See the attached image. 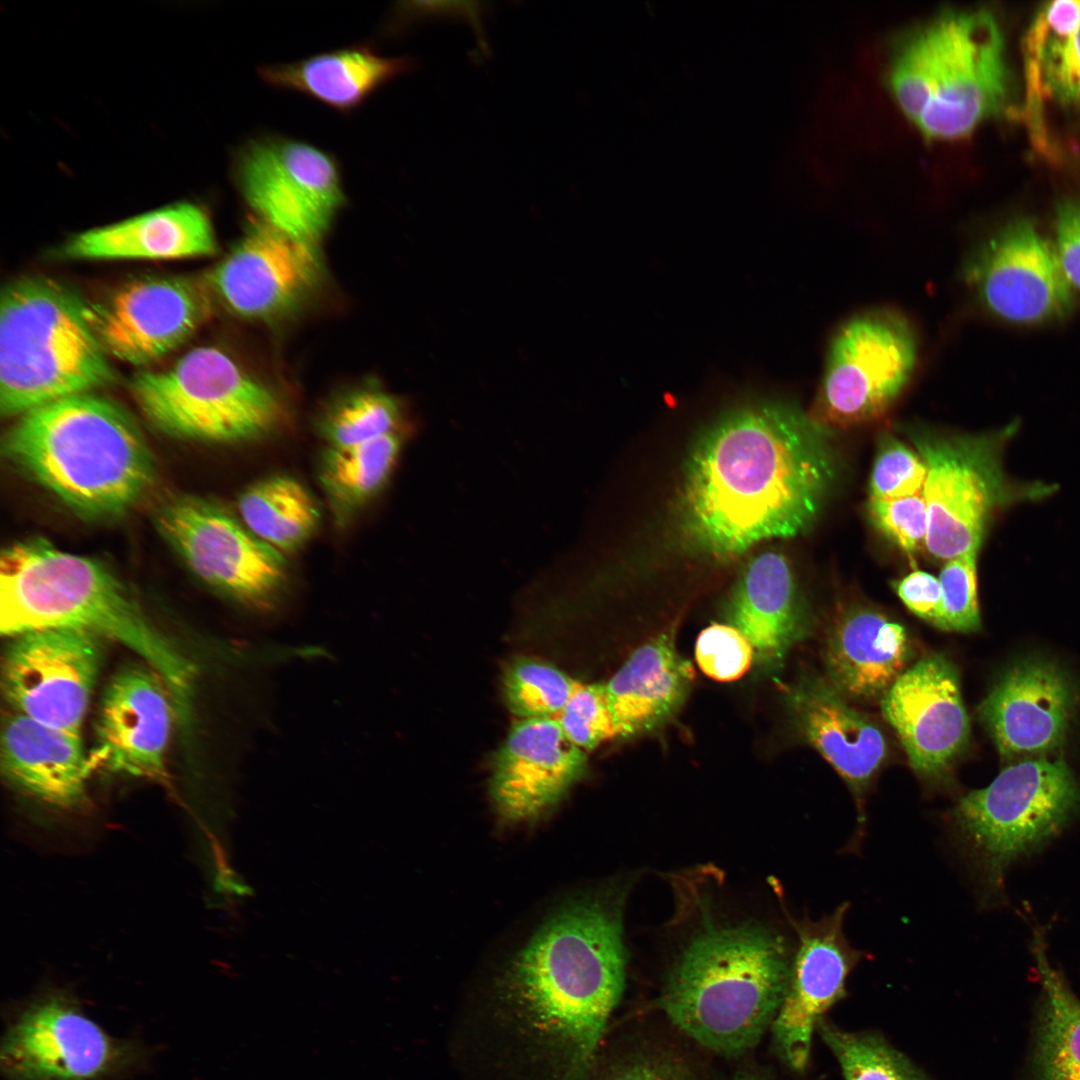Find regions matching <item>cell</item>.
Here are the masks:
<instances>
[{
    "label": "cell",
    "mask_w": 1080,
    "mask_h": 1080,
    "mask_svg": "<svg viewBox=\"0 0 1080 1080\" xmlns=\"http://www.w3.org/2000/svg\"><path fill=\"white\" fill-rule=\"evenodd\" d=\"M175 706L163 678L152 668L129 667L107 686L89 754L95 768L162 780Z\"/></svg>",
    "instance_id": "cell-21"
},
{
    "label": "cell",
    "mask_w": 1080,
    "mask_h": 1080,
    "mask_svg": "<svg viewBox=\"0 0 1080 1080\" xmlns=\"http://www.w3.org/2000/svg\"><path fill=\"white\" fill-rule=\"evenodd\" d=\"M977 554L945 562L939 574L941 600L933 624L944 631L970 633L981 628L977 592Z\"/></svg>",
    "instance_id": "cell-37"
},
{
    "label": "cell",
    "mask_w": 1080,
    "mask_h": 1080,
    "mask_svg": "<svg viewBox=\"0 0 1080 1080\" xmlns=\"http://www.w3.org/2000/svg\"><path fill=\"white\" fill-rule=\"evenodd\" d=\"M592 1066L597 1067L594 1080H695L686 1064L663 1053H643Z\"/></svg>",
    "instance_id": "cell-42"
},
{
    "label": "cell",
    "mask_w": 1080,
    "mask_h": 1080,
    "mask_svg": "<svg viewBox=\"0 0 1080 1080\" xmlns=\"http://www.w3.org/2000/svg\"><path fill=\"white\" fill-rule=\"evenodd\" d=\"M817 1029L845 1080H927L907 1057L877 1036L845 1031L823 1019Z\"/></svg>",
    "instance_id": "cell-36"
},
{
    "label": "cell",
    "mask_w": 1080,
    "mask_h": 1080,
    "mask_svg": "<svg viewBox=\"0 0 1080 1080\" xmlns=\"http://www.w3.org/2000/svg\"><path fill=\"white\" fill-rule=\"evenodd\" d=\"M157 528L201 581L255 610L277 603L287 582L283 553L216 504L182 497L161 508Z\"/></svg>",
    "instance_id": "cell-12"
},
{
    "label": "cell",
    "mask_w": 1080,
    "mask_h": 1080,
    "mask_svg": "<svg viewBox=\"0 0 1080 1080\" xmlns=\"http://www.w3.org/2000/svg\"><path fill=\"white\" fill-rule=\"evenodd\" d=\"M322 277L317 244L295 239L255 217L205 281L212 296L231 313L273 321L298 310Z\"/></svg>",
    "instance_id": "cell-16"
},
{
    "label": "cell",
    "mask_w": 1080,
    "mask_h": 1080,
    "mask_svg": "<svg viewBox=\"0 0 1080 1080\" xmlns=\"http://www.w3.org/2000/svg\"><path fill=\"white\" fill-rule=\"evenodd\" d=\"M586 751L571 743L555 718L520 719L492 766L490 794L508 822L540 818L584 775Z\"/></svg>",
    "instance_id": "cell-22"
},
{
    "label": "cell",
    "mask_w": 1080,
    "mask_h": 1080,
    "mask_svg": "<svg viewBox=\"0 0 1080 1080\" xmlns=\"http://www.w3.org/2000/svg\"><path fill=\"white\" fill-rule=\"evenodd\" d=\"M694 679V667L678 652L674 632H662L638 647L604 682L616 739L646 735L669 723Z\"/></svg>",
    "instance_id": "cell-24"
},
{
    "label": "cell",
    "mask_w": 1080,
    "mask_h": 1080,
    "mask_svg": "<svg viewBox=\"0 0 1080 1080\" xmlns=\"http://www.w3.org/2000/svg\"><path fill=\"white\" fill-rule=\"evenodd\" d=\"M695 659L709 678L730 682L741 678L751 667L754 651L749 641L729 624H712L697 636Z\"/></svg>",
    "instance_id": "cell-40"
},
{
    "label": "cell",
    "mask_w": 1080,
    "mask_h": 1080,
    "mask_svg": "<svg viewBox=\"0 0 1080 1080\" xmlns=\"http://www.w3.org/2000/svg\"><path fill=\"white\" fill-rule=\"evenodd\" d=\"M731 1080H760V1079L752 1077V1076H740V1077H736V1078L731 1079Z\"/></svg>",
    "instance_id": "cell-45"
},
{
    "label": "cell",
    "mask_w": 1080,
    "mask_h": 1080,
    "mask_svg": "<svg viewBox=\"0 0 1080 1080\" xmlns=\"http://www.w3.org/2000/svg\"><path fill=\"white\" fill-rule=\"evenodd\" d=\"M205 280L187 276H145L90 304L92 326L109 356L135 366L149 365L178 349L211 312Z\"/></svg>",
    "instance_id": "cell-17"
},
{
    "label": "cell",
    "mask_w": 1080,
    "mask_h": 1080,
    "mask_svg": "<svg viewBox=\"0 0 1080 1080\" xmlns=\"http://www.w3.org/2000/svg\"><path fill=\"white\" fill-rule=\"evenodd\" d=\"M781 937L741 925L695 937L668 975L660 1007L702 1047L737 1057L771 1028L790 976Z\"/></svg>",
    "instance_id": "cell-5"
},
{
    "label": "cell",
    "mask_w": 1080,
    "mask_h": 1080,
    "mask_svg": "<svg viewBox=\"0 0 1080 1080\" xmlns=\"http://www.w3.org/2000/svg\"><path fill=\"white\" fill-rule=\"evenodd\" d=\"M411 65L407 57H386L368 45H356L291 63L265 65L258 73L275 88L301 93L346 113Z\"/></svg>",
    "instance_id": "cell-30"
},
{
    "label": "cell",
    "mask_w": 1080,
    "mask_h": 1080,
    "mask_svg": "<svg viewBox=\"0 0 1080 1080\" xmlns=\"http://www.w3.org/2000/svg\"><path fill=\"white\" fill-rule=\"evenodd\" d=\"M867 510L873 525L908 556L925 546L928 510L923 493L897 499L869 498Z\"/></svg>",
    "instance_id": "cell-41"
},
{
    "label": "cell",
    "mask_w": 1080,
    "mask_h": 1080,
    "mask_svg": "<svg viewBox=\"0 0 1080 1080\" xmlns=\"http://www.w3.org/2000/svg\"><path fill=\"white\" fill-rule=\"evenodd\" d=\"M1055 250L1069 284L1080 290V199L1057 207Z\"/></svg>",
    "instance_id": "cell-43"
},
{
    "label": "cell",
    "mask_w": 1080,
    "mask_h": 1080,
    "mask_svg": "<svg viewBox=\"0 0 1080 1080\" xmlns=\"http://www.w3.org/2000/svg\"><path fill=\"white\" fill-rule=\"evenodd\" d=\"M787 705L800 735L830 763L856 799V830L848 844L849 850L856 851L867 825L864 798L887 756L885 737L877 725L819 678H804L792 686Z\"/></svg>",
    "instance_id": "cell-23"
},
{
    "label": "cell",
    "mask_w": 1080,
    "mask_h": 1080,
    "mask_svg": "<svg viewBox=\"0 0 1080 1080\" xmlns=\"http://www.w3.org/2000/svg\"><path fill=\"white\" fill-rule=\"evenodd\" d=\"M116 372L90 320L89 303L42 276L10 282L0 300V411L22 416L111 385Z\"/></svg>",
    "instance_id": "cell-6"
},
{
    "label": "cell",
    "mask_w": 1080,
    "mask_h": 1080,
    "mask_svg": "<svg viewBox=\"0 0 1080 1080\" xmlns=\"http://www.w3.org/2000/svg\"><path fill=\"white\" fill-rule=\"evenodd\" d=\"M100 638L75 628L14 636L2 668L7 702L18 714L80 734L101 663Z\"/></svg>",
    "instance_id": "cell-14"
},
{
    "label": "cell",
    "mask_w": 1080,
    "mask_h": 1080,
    "mask_svg": "<svg viewBox=\"0 0 1080 1080\" xmlns=\"http://www.w3.org/2000/svg\"><path fill=\"white\" fill-rule=\"evenodd\" d=\"M242 523L281 553L300 548L316 530L320 515L310 492L295 478L275 474L244 489L237 501Z\"/></svg>",
    "instance_id": "cell-32"
},
{
    "label": "cell",
    "mask_w": 1080,
    "mask_h": 1080,
    "mask_svg": "<svg viewBox=\"0 0 1080 1080\" xmlns=\"http://www.w3.org/2000/svg\"><path fill=\"white\" fill-rule=\"evenodd\" d=\"M1041 995L1031 1051V1080H1080V999L1052 966L1041 933L1032 944Z\"/></svg>",
    "instance_id": "cell-31"
},
{
    "label": "cell",
    "mask_w": 1080,
    "mask_h": 1080,
    "mask_svg": "<svg viewBox=\"0 0 1080 1080\" xmlns=\"http://www.w3.org/2000/svg\"><path fill=\"white\" fill-rule=\"evenodd\" d=\"M1 767L17 789L60 809L83 803L94 770L80 734L18 713L10 716L2 729Z\"/></svg>",
    "instance_id": "cell-25"
},
{
    "label": "cell",
    "mask_w": 1080,
    "mask_h": 1080,
    "mask_svg": "<svg viewBox=\"0 0 1080 1080\" xmlns=\"http://www.w3.org/2000/svg\"><path fill=\"white\" fill-rule=\"evenodd\" d=\"M235 178L256 218L311 244L318 245L345 202L336 160L295 139L249 140L237 156Z\"/></svg>",
    "instance_id": "cell-13"
},
{
    "label": "cell",
    "mask_w": 1080,
    "mask_h": 1080,
    "mask_svg": "<svg viewBox=\"0 0 1080 1080\" xmlns=\"http://www.w3.org/2000/svg\"><path fill=\"white\" fill-rule=\"evenodd\" d=\"M881 709L915 773L931 783L945 780L970 737L954 665L940 654L923 657L886 692Z\"/></svg>",
    "instance_id": "cell-18"
},
{
    "label": "cell",
    "mask_w": 1080,
    "mask_h": 1080,
    "mask_svg": "<svg viewBox=\"0 0 1080 1080\" xmlns=\"http://www.w3.org/2000/svg\"><path fill=\"white\" fill-rule=\"evenodd\" d=\"M882 440L870 477L869 498L897 499L923 493L927 467L921 456L892 436Z\"/></svg>",
    "instance_id": "cell-39"
},
{
    "label": "cell",
    "mask_w": 1080,
    "mask_h": 1080,
    "mask_svg": "<svg viewBox=\"0 0 1080 1080\" xmlns=\"http://www.w3.org/2000/svg\"><path fill=\"white\" fill-rule=\"evenodd\" d=\"M1019 426L1014 420L977 435L912 434L927 467L925 548L934 558L948 561L978 553L998 512L1042 500L1057 490L1053 483L1015 480L1004 470L1005 447Z\"/></svg>",
    "instance_id": "cell-9"
},
{
    "label": "cell",
    "mask_w": 1080,
    "mask_h": 1080,
    "mask_svg": "<svg viewBox=\"0 0 1080 1080\" xmlns=\"http://www.w3.org/2000/svg\"><path fill=\"white\" fill-rule=\"evenodd\" d=\"M46 628L81 629L123 644L163 678L180 716L188 715L194 665L111 570L40 538L19 541L1 553L0 631L14 637Z\"/></svg>",
    "instance_id": "cell-2"
},
{
    "label": "cell",
    "mask_w": 1080,
    "mask_h": 1080,
    "mask_svg": "<svg viewBox=\"0 0 1080 1080\" xmlns=\"http://www.w3.org/2000/svg\"><path fill=\"white\" fill-rule=\"evenodd\" d=\"M962 273L981 304L1007 322L1061 320L1074 304L1056 250L1024 219L1007 223L974 249Z\"/></svg>",
    "instance_id": "cell-15"
},
{
    "label": "cell",
    "mask_w": 1080,
    "mask_h": 1080,
    "mask_svg": "<svg viewBox=\"0 0 1080 1080\" xmlns=\"http://www.w3.org/2000/svg\"><path fill=\"white\" fill-rule=\"evenodd\" d=\"M885 82L922 137H968L1007 104L1009 71L998 21L985 8L936 12L896 40Z\"/></svg>",
    "instance_id": "cell-4"
},
{
    "label": "cell",
    "mask_w": 1080,
    "mask_h": 1080,
    "mask_svg": "<svg viewBox=\"0 0 1080 1080\" xmlns=\"http://www.w3.org/2000/svg\"><path fill=\"white\" fill-rule=\"evenodd\" d=\"M402 443L398 431L357 445L328 447L320 459L319 481L337 516L352 514L382 490Z\"/></svg>",
    "instance_id": "cell-33"
},
{
    "label": "cell",
    "mask_w": 1080,
    "mask_h": 1080,
    "mask_svg": "<svg viewBox=\"0 0 1080 1080\" xmlns=\"http://www.w3.org/2000/svg\"><path fill=\"white\" fill-rule=\"evenodd\" d=\"M402 407L375 385L353 389L322 412L318 431L328 447H346L402 431Z\"/></svg>",
    "instance_id": "cell-34"
},
{
    "label": "cell",
    "mask_w": 1080,
    "mask_h": 1080,
    "mask_svg": "<svg viewBox=\"0 0 1080 1080\" xmlns=\"http://www.w3.org/2000/svg\"><path fill=\"white\" fill-rule=\"evenodd\" d=\"M729 625L751 644L764 670L779 667L806 631V620L791 566L784 555L766 551L751 559L726 607Z\"/></svg>",
    "instance_id": "cell-26"
},
{
    "label": "cell",
    "mask_w": 1080,
    "mask_h": 1080,
    "mask_svg": "<svg viewBox=\"0 0 1080 1080\" xmlns=\"http://www.w3.org/2000/svg\"><path fill=\"white\" fill-rule=\"evenodd\" d=\"M903 604L917 617L933 624L941 600L940 582L934 575L914 570L893 584Z\"/></svg>",
    "instance_id": "cell-44"
},
{
    "label": "cell",
    "mask_w": 1080,
    "mask_h": 1080,
    "mask_svg": "<svg viewBox=\"0 0 1080 1080\" xmlns=\"http://www.w3.org/2000/svg\"><path fill=\"white\" fill-rule=\"evenodd\" d=\"M4 456L81 516L128 511L154 478L150 450L131 416L94 392L22 415L2 441Z\"/></svg>",
    "instance_id": "cell-3"
},
{
    "label": "cell",
    "mask_w": 1080,
    "mask_h": 1080,
    "mask_svg": "<svg viewBox=\"0 0 1080 1080\" xmlns=\"http://www.w3.org/2000/svg\"><path fill=\"white\" fill-rule=\"evenodd\" d=\"M1024 114L1035 137L1048 102L1080 106V1L1045 3L1024 37Z\"/></svg>",
    "instance_id": "cell-29"
},
{
    "label": "cell",
    "mask_w": 1080,
    "mask_h": 1080,
    "mask_svg": "<svg viewBox=\"0 0 1080 1080\" xmlns=\"http://www.w3.org/2000/svg\"><path fill=\"white\" fill-rule=\"evenodd\" d=\"M581 684L550 663L519 657L505 668L504 699L520 719L553 718Z\"/></svg>",
    "instance_id": "cell-35"
},
{
    "label": "cell",
    "mask_w": 1080,
    "mask_h": 1080,
    "mask_svg": "<svg viewBox=\"0 0 1080 1080\" xmlns=\"http://www.w3.org/2000/svg\"><path fill=\"white\" fill-rule=\"evenodd\" d=\"M553 718L568 740L585 751L616 739L604 682L582 683Z\"/></svg>",
    "instance_id": "cell-38"
},
{
    "label": "cell",
    "mask_w": 1080,
    "mask_h": 1080,
    "mask_svg": "<svg viewBox=\"0 0 1080 1080\" xmlns=\"http://www.w3.org/2000/svg\"><path fill=\"white\" fill-rule=\"evenodd\" d=\"M151 1056L142 1041L106 1031L71 993L51 990L7 1016L0 1070L5 1080H126Z\"/></svg>",
    "instance_id": "cell-10"
},
{
    "label": "cell",
    "mask_w": 1080,
    "mask_h": 1080,
    "mask_svg": "<svg viewBox=\"0 0 1080 1080\" xmlns=\"http://www.w3.org/2000/svg\"><path fill=\"white\" fill-rule=\"evenodd\" d=\"M848 902L821 919L796 925L799 947L788 986L771 1026L777 1051L785 1064L803 1070L809 1061L814 1031L824 1013L845 992L846 978L863 956L843 931Z\"/></svg>",
    "instance_id": "cell-19"
},
{
    "label": "cell",
    "mask_w": 1080,
    "mask_h": 1080,
    "mask_svg": "<svg viewBox=\"0 0 1080 1080\" xmlns=\"http://www.w3.org/2000/svg\"><path fill=\"white\" fill-rule=\"evenodd\" d=\"M1080 814V783L1063 759L1018 760L986 787L963 795L946 816L981 903L1005 897L1007 871L1054 840Z\"/></svg>",
    "instance_id": "cell-7"
},
{
    "label": "cell",
    "mask_w": 1080,
    "mask_h": 1080,
    "mask_svg": "<svg viewBox=\"0 0 1080 1080\" xmlns=\"http://www.w3.org/2000/svg\"><path fill=\"white\" fill-rule=\"evenodd\" d=\"M917 353L915 331L900 312L878 308L849 318L829 344L809 417L827 431L881 418L908 384Z\"/></svg>",
    "instance_id": "cell-11"
},
{
    "label": "cell",
    "mask_w": 1080,
    "mask_h": 1080,
    "mask_svg": "<svg viewBox=\"0 0 1080 1080\" xmlns=\"http://www.w3.org/2000/svg\"><path fill=\"white\" fill-rule=\"evenodd\" d=\"M217 251L214 229L197 205L179 203L79 233L61 248L72 260L179 259Z\"/></svg>",
    "instance_id": "cell-27"
},
{
    "label": "cell",
    "mask_w": 1080,
    "mask_h": 1080,
    "mask_svg": "<svg viewBox=\"0 0 1080 1080\" xmlns=\"http://www.w3.org/2000/svg\"><path fill=\"white\" fill-rule=\"evenodd\" d=\"M1075 706L1071 679L1040 657L1016 661L978 707L1003 759L1048 757L1065 742Z\"/></svg>",
    "instance_id": "cell-20"
},
{
    "label": "cell",
    "mask_w": 1080,
    "mask_h": 1080,
    "mask_svg": "<svg viewBox=\"0 0 1080 1080\" xmlns=\"http://www.w3.org/2000/svg\"><path fill=\"white\" fill-rule=\"evenodd\" d=\"M911 655L903 625L872 610H855L829 633L825 666L830 684L843 696L883 697L906 670Z\"/></svg>",
    "instance_id": "cell-28"
},
{
    "label": "cell",
    "mask_w": 1080,
    "mask_h": 1080,
    "mask_svg": "<svg viewBox=\"0 0 1080 1080\" xmlns=\"http://www.w3.org/2000/svg\"><path fill=\"white\" fill-rule=\"evenodd\" d=\"M129 389L154 427L191 440L250 442L269 435L285 418L269 384L212 346L188 351L167 369L137 372Z\"/></svg>",
    "instance_id": "cell-8"
},
{
    "label": "cell",
    "mask_w": 1080,
    "mask_h": 1080,
    "mask_svg": "<svg viewBox=\"0 0 1080 1080\" xmlns=\"http://www.w3.org/2000/svg\"><path fill=\"white\" fill-rule=\"evenodd\" d=\"M827 430L799 408L749 400L703 434L681 493L685 532L717 557L805 531L835 475Z\"/></svg>",
    "instance_id": "cell-1"
}]
</instances>
